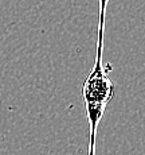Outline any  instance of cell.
I'll return each instance as SVG.
<instances>
[{
	"instance_id": "6da1fadb",
	"label": "cell",
	"mask_w": 145,
	"mask_h": 155,
	"mask_svg": "<svg viewBox=\"0 0 145 155\" xmlns=\"http://www.w3.org/2000/svg\"><path fill=\"white\" fill-rule=\"evenodd\" d=\"M102 47H97L96 62L82 86V97L85 101V109L90 127V147H96L97 128L103 117L108 104L113 99L116 89L114 82L109 77L112 65L102 64Z\"/></svg>"
},
{
	"instance_id": "7a4b0ae2",
	"label": "cell",
	"mask_w": 145,
	"mask_h": 155,
	"mask_svg": "<svg viewBox=\"0 0 145 155\" xmlns=\"http://www.w3.org/2000/svg\"><path fill=\"white\" fill-rule=\"evenodd\" d=\"M109 0H98L99 10H98V30H97V38H103L105 32V16H106V7Z\"/></svg>"
},
{
	"instance_id": "3957f363",
	"label": "cell",
	"mask_w": 145,
	"mask_h": 155,
	"mask_svg": "<svg viewBox=\"0 0 145 155\" xmlns=\"http://www.w3.org/2000/svg\"><path fill=\"white\" fill-rule=\"evenodd\" d=\"M89 155H96V147H89Z\"/></svg>"
}]
</instances>
